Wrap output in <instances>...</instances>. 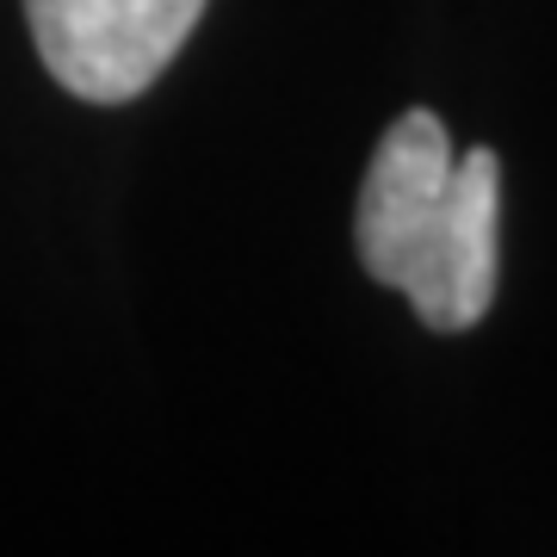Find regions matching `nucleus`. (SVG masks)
<instances>
[{"label": "nucleus", "instance_id": "1", "mask_svg": "<svg viewBox=\"0 0 557 557\" xmlns=\"http://www.w3.org/2000/svg\"><path fill=\"white\" fill-rule=\"evenodd\" d=\"M354 242L366 273L403 292L428 329H478L502 278L496 149L453 156L434 112H403L366 168Z\"/></svg>", "mask_w": 557, "mask_h": 557}, {"label": "nucleus", "instance_id": "2", "mask_svg": "<svg viewBox=\"0 0 557 557\" xmlns=\"http://www.w3.org/2000/svg\"><path fill=\"white\" fill-rule=\"evenodd\" d=\"M199 13L205 0H25L44 69L87 106H124L156 87Z\"/></svg>", "mask_w": 557, "mask_h": 557}]
</instances>
